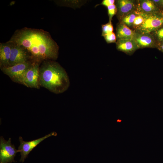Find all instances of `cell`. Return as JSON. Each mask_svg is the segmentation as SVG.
I'll use <instances>...</instances> for the list:
<instances>
[{"mask_svg": "<svg viewBox=\"0 0 163 163\" xmlns=\"http://www.w3.org/2000/svg\"><path fill=\"white\" fill-rule=\"evenodd\" d=\"M8 42L19 45L37 61L56 59L58 46L50 34L43 30L27 28L16 30Z\"/></svg>", "mask_w": 163, "mask_h": 163, "instance_id": "6da1fadb", "label": "cell"}, {"mask_svg": "<svg viewBox=\"0 0 163 163\" xmlns=\"http://www.w3.org/2000/svg\"><path fill=\"white\" fill-rule=\"evenodd\" d=\"M39 85L56 94L69 88V79L65 70L57 62L45 61L39 69Z\"/></svg>", "mask_w": 163, "mask_h": 163, "instance_id": "7a4b0ae2", "label": "cell"}, {"mask_svg": "<svg viewBox=\"0 0 163 163\" xmlns=\"http://www.w3.org/2000/svg\"><path fill=\"white\" fill-rule=\"evenodd\" d=\"M163 25V13L161 11L151 14L145 13L142 24L135 31L140 33H151Z\"/></svg>", "mask_w": 163, "mask_h": 163, "instance_id": "3957f363", "label": "cell"}, {"mask_svg": "<svg viewBox=\"0 0 163 163\" xmlns=\"http://www.w3.org/2000/svg\"><path fill=\"white\" fill-rule=\"evenodd\" d=\"M32 64L27 61L12 66L3 67L1 69L13 82L21 84L26 72Z\"/></svg>", "mask_w": 163, "mask_h": 163, "instance_id": "277c9868", "label": "cell"}, {"mask_svg": "<svg viewBox=\"0 0 163 163\" xmlns=\"http://www.w3.org/2000/svg\"><path fill=\"white\" fill-rule=\"evenodd\" d=\"M19 152L11 143V139L5 140L2 136L0 138V163L15 162L14 159L16 153Z\"/></svg>", "mask_w": 163, "mask_h": 163, "instance_id": "5b68a950", "label": "cell"}, {"mask_svg": "<svg viewBox=\"0 0 163 163\" xmlns=\"http://www.w3.org/2000/svg\"><path fill=\"white\" fill-rule=\"evenodd\" d=\"M57 135V134L56 132H52L43 137L27 142L24 141L22 138L21 136H20L19 139L20 145L18 149L21 155L20 161L23 162L30 152L42 141L50 136H56Z\"/></svg>", "mask_w": 163, "mask_h": 163, "instance_id": "8992f818", "label": "cell"}, {"mask_svg": "<svg viewBox=\"0 0 163 163\" xmlns=\"http://www.w3.org/2000/svg\"><path fill=\"white\" fill-rule=\"evenodd\" d=\"M39 69L38 64H33L26 72L21 84L28 87L39 89Z\"/></svg>", "mask_w": 163, "mask_h": 163, "instance_id": "52a82bcc", "label": "cell"}, {"mask_svg": "<svg viewBox=\"0 0 163 163\" xmlns=\"http://www.w3.org/2000/svg\"><path fill=\"white\" fill-rule=\"evenodd\" d=\"M116 2L117 9V15L119 21L124 17L136 10L137 8L138 1L118 0Z\"/></svg>", "mask_w": 163, "mask_h": 163, "instance_id": "ba28073f", "label": "cell"}, {"mask_svg": "<svg viewBox=\"0 0 163 163\" xmlns=\"http://www.w3.org/2000/svg\"><path fill=\"white\" fill-rule=\"evenodd\" d=\"M10 43H11V48L8 66L28 61L27 51L19 45Z\"/></svg>", "mask_w": 163, "mask_h": 163, "instance_id": "9c48e42d", "label": "cell"}, {"mask_svg": "<svg viewBox=\"0 0 163 163\" xmlns=\"http://www.w3.org/2000/svg\"><path fill=\"white\" fill-rule=\"evenodd\" d=\"M135 32L136 34L133 40L139 49L157 48V43L151 33Z\"/></svg>", "mask_w": 163, "mask_h": 163, "instance_id": "30bf717a", "label": "cell"}, {"mask_svg": "<svg viewBox=\"0 0 163 163\" xmlns=\"http://www.w3.org/2000/svg\"><path fill=\"white\" fill-rule=\"evenodd\" d=\"M116 45L117 50L128 55L132 54L139 49L135 41L132 40H118L116 42Z\"/></svg>", "mask_w": 163, "mask_h": 163, "instance_id": "8fae6325", "label": "cell"}, {"mask_svg": "<svg viewBox=\"0 0 163 163\" xmlns=\"http://www.w3.org/2000/svg\"><path fill=\"white\" fill-rule=\"evenodd\" d=\"M136 32L126 24L119 23L116 28V37L117 40L128 39L133 40Z\"/></svg>", "mask_w": 163, "mask_h": 163, "instance_id": "7c38bea8", "label": "cell"}, {"mask_svg": "<svg viewBox=\"0 0 163 163\" xmlns=\"http://www.w3.org/2000/svg\"><path fill=\"white\" fill-rule=\"evenodd\" d=\"M11 44L8 42L0 44V65L1 68L7 67L11 51Z\"/></svg>", "mask_w": 163, "mask_h": 163, "instance_id": "4fadbf2b", "label": "cell"}, {"mask_svg": "<svg viewBox=\"0 0 163 163\" xmlns=\"http://www.w3.org/2000/svg\"><path fill=\"white\" fill-rule=\"evenodd\" d=\"M138 6L142 12L147 14L162 11L152 0H138Z\"/></svg>", "mask_w": 163, "mask_h": 163, "instance_id": "5bb4252c", "label": "cell"}, {"mask_svg": "<svg viewBox=\"0 0 163 163\" xmlns=\"http://www.w3.org/2000/svg\"><path fill=\"white\" fill-rule=\"evenodd\" d=\"M138 11L137 15L134 20L131 29L135 31L142 24L145 19V13L142 12L137 7Z\"/></svg>", "mask_w": 163, "mask_h": 163, "instance_id": "9a60e30c", "label": "cell"}, {"mask_svg": "<svg viewBox=\"0 0 163 163\" xmlns=\"http://www.w3.org/2000/svg\"><path fill=\"white\" fill-rule=\"evenodd\" d=\"M137 8L136 10L124 17L119 21V23L124 24L131 29L134 20L137 15Z\"/></svg>", "mask_w": 163, "mask_h": 163, "instance_id": "2e32d148", "label": "cell"}, {"mask_svg": "<svg viewBox=\"0 0 163 163\" xmlns=\"http://www.w3.org/2000/svg\"><path fill=\"white\" fill-rule=\"evenodd\" d=\"M150 33L153 37L157 45L163 43V25Z\"/></svg>", "mask_w": 163, "mask_h": 163, "instance_id": "e0dca14e", "label": "cell"}, {"mask_svg": "<svg viewBox=\"0 0 163 163\" xmlns=\"http://www.w3.org/2000/svg\"><path fill=\"white\" fill-rule=\"evenodd\" d=\"M102 36L113 32V27L111 21H109L108 23L102 25Z\"/></svg>", "mask_w": 163, "mask_h": 163, "instance_id": "ac0fdd59", "label": "cell"}, {"mask_svg": "<svg viewBox=\"0 0 163 163\" xmlns=\"http://www.w3.org/2000/svg\"><path fill=\"white\" fill-rule=\"evenodd\" d=\"M107 9L109 18V21H111L113 17L117 13V8L116 5L115 4H113L107 7Z\"/></svg>", "mask_w": 163, "mask_h": 163, "instance_id": "d6986e66", "label": "cell"}, {"mask_svg": "<svg viewBox=\"0 0 163 163\" xmlns=\"http://www.w3.org/2000/svg\"><path fill=\"white\" fill-rule=\"evenodd\" d=\"M104 38L107 43H111L116 42L117 37L115 34L112 32L106 34L103 36Z\"/></svg>", "mask_w": 163, "mask_h": 163, "instance_id": "ffe728a7", "label": "cell"}, {"mask_svg": "<svg viewBox=\"0 0 163 163\" xmlns=\"http://www.w3.org/2000/svg\"><path fill=\"white\" fill-rule=\"evenodd\" d=\"M115 2L114 0H104L101 4L107 7L110 5L114 4Z\"/></svg>", "mask_w": 163, "mask_h": 163, "instance_id": "44dd1931", "label": "cell"}, {"mask_svg": "<svg viewBox=\"0 0 163 163\" xmlns=\"http://www.w3.org/2000/svg\"><path fill=\"white\" fill-rule=\"evenodd\" d=\"M156 3L161 11H163V0H157Z\"/></svg>", "mask_w": 163, "mask_h": 163, "instance_id": "7402d4cb", "label": "cell"}, {"mask_svg": "<svg viewBox=\"0 0 163 163\" xmlns=\"http://www.w3.org/2000/svg\"><path fill=\"white\" fill-rule=\"evenodd\" d=\"M157 48L159 50L163 53V43L158 44Z\"/></svg>", "mask_w": 163, "mask_h": 163, "instance_id": "603a6c76", "label": "cell"}, {"mask_svg": "<svg viewBox=\"0 0 163 163\" xmlns=\"http://www.w3.org/2000/svg\"><path fill=\"white\" fill-rule=\"evenodd\" d=\"M163 13V11H162Z\"/></svg>", "mask_w": 163, "mask_h": 163, "instance_id": "cb8c5ba5", "label": "cell"}]
</instances>
